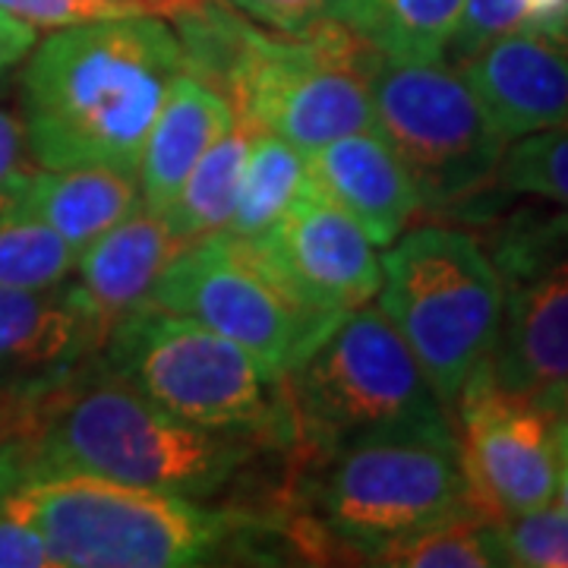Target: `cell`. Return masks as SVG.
<instances>
[{
    "mask_svg": "<svg viewBox=\"0 0 568 568\" xmlns=\"http://www.w3.org/2000/svg\"><path fill=\"white\" fill-rule=\"evenodd\" d=\"M224 3H231L234 10H241L244 17L265 29L287 36H301L328 22V7H332V0H224Z\"/></svg>",
    "mask_w": 568,
    "mask_h": 568,
    "instance_id": "obj_29",
    "label": "cell"
},
{
    "mask_svg": "<svg viewBox=\"0 0 568 568\" xmlns=\"http://www.w3.org/2000/svg\"><path fill=\"white\" fill-rule=\"evenodd\" d=\"M3 82H7V73H0V89H3Z\"/></svg>",
    "mask_w": 568,
    "mask_h": 568,
    "instance_id": "obj_35",
    "label": "cell"
},
{
    "mask_svg": "<svg viewBox=\"0 0 568 568\" xmlns=\"http://www.w3.org/2000/svg\"><path fill=\"white\" fill-rule=\"evenodd\" d=\"M17 443L32 474L77 470L130 487L212 499L272 448L168 414L92 357L77 376L17 410L0 443Z\"/></svg>",
    "mask_w": 568,
    "mask_h": 568,
    "instance_id": "obj_2",
    "label": "cell"
},
{
    "mask_svg": "<svg viewBox=\"0 0 568 568\" xmlns=\"http://www.w3.org/2000/svg\"><path fill=\"white\" fill-rule=\"evenodd\" d=\"M297 458L383 436L458 439L446 402L379 306H357L282 376Z\"/></svg>",
    "mask_w": 568,
    "mask_h": 568,
    "instance_id": "obj_3",
    "label": "cell"
},
{
    "mask_svg": "<svg viewBox=\"0 0 568 568\" xmlns=\"http://www.w3.org/2000/svg\"><path fill=\"white\" fill-rule=\"evenodd\" d=\"M142 3H145V0H142ZM145 10H149V3H145Z\"/></svg>",
    "mask_w": 568,
    "mask_h": 568,
    "instance_id": "obj_36",
    "label": "cell"
},
{
    "mask_svg": "<svg viewBox=\"0 0 568 568\" xmlns=\"http://www.w3.org/2000/svg\"><path fill=\"white\" fill-rule=\"evenodd\" d=\"M291 493L325 552L345 549L357 562L414 530L480 511L458 439L429 436H383L328 458H301Z\"/></svg>",
    "mask_w": 568,
    "mask_h": 568,
    "instance_id": "obj_5",
    "label": "cell"
},
{
    "mask_svg": "<svg viewBox=\"0 0 568 568\" xmlns=\"http://www.w3.org/2000/svg\"><path fill=\"white\" fill-rule=\"evenodd\" d=\"M7 196L22 212L54 227L77 253L142 205L136 174L104 164L26 168L7 186Z\"/></svg>",
    "mask_w": 568,
    "mask_h": 568,
    "instance_id": "obj_18",
    "label": "cell"
},
{
    "mask_svg": "<svg viewBox=\"0 0 568 568\" xmlns=\"http://www.w3.org/2000/svg\"><path fill=\"white\" fill-rule=\"evenodd\" d=\"M556 499L568 515V452H559V480H556Z\"/></svg>",
    "mask_w": 568,
    "mask_h": 568,
    "instance_id": "obj_34",
    "label": "cell"
},
{
    "mask_svg": "<svg viewBox=\"0 0 568 568\" xmlns=\"http://www.w3.org/2000/svg\"><path fill=\"white\" fill-rule=\"evenodd\" d=\"M304 178V152L275 133L256 130L237 186V203L224 231L234 237H263L297 200Z\"/></svg>",
    "mask_w": 568,
    "mask_h": 568,
    "instance_id": "obj_22",
    "label": "cell"
},
{
    "mask_svg": "<svg viewBox=\"0 0 568 568\" xmlns=\"http://www.w3.org/2000/svg\"><path fill=\"white\" fill-rule=\"evenodd\" d=\"M455 67L506 142L568 123V39L511 32Z\"/></svg>",
    "mask_w": 568,
    "mask_h": 568,
    "instance_id": "obj_15",
    "label": "cell"
},
{
    "mask_svg": "<svg viewBox=\"0 0 568 568\" xmlns=\"http://www.w3.org/2000/svg\"><path fill=\"white\" fill-rule=\"evenodd\" d=\"M364 566L392 568H499L508 566L496 521L465 511L373 549Z\"/></svg>",
    "mask_w": 568,
    "mask_h": 568,
    "instance_id": "obj_23",
    "label": "cell"
},
{
    "mask_svg": "<svg viewBox=\"0 0 568 568\" xmlns=\"http://www.w3.org/2000/svg\"><path fill=\"white\" fill-rule=\"evenodd\" d=\"M452 410L467 487L484 515L499 521L556 503L559 448L534 398L503 392L484 361Z\"/></svg>",
    "mask_w": 568,
    "mask_h": 568,
    "instance_id": "obj_12",
    "label": "cell"
},
{
    "mask_svg": "<svg viewBox=\"0 0 568 568\" xmlns=\"http://www.w3.org/2000/svg\"><path fill=\"white\" fill-rule=\"evenodd\" d=\"M26 159H29V145H26L20 111L0 108V193L10 186L22 168H29Z\"/></svg>",
    "mask_w": 568,
    "mask_h": 568,
    "instance_id": "obj_31",
    "label": "cell"
},
{
    "mask_svg": "<svg viewBox=\"0 0 568 568\" xmlns=\"http://www.w3.org/2000/svg\"><path fill=\"white\" fill-rule=\"evenodd\" d=\"M0 568H54L41 534L0 503Z\"/></svg>",
    "mask_w": 568,
    "mask_h": 568,
    "instance_id": "obj_30",
    "label": "cell"
},
{
    "mask_svg": "<svg viewBox=\"0 0 568 568\" xmlns=\"http://www.w3.org/2000/svg\"><path fill=\"white\" fill-rule=\"evenodd\" d=\"M508 566L568 568V515L562 508H534L496 521Z\"/></svg>",
    "mask_w": 568,
    "mask_h": 568,
    "instance_id": "obj_26",
    "label": "cell"
},
{
    "mask_svg": "<svg viewBox=\"0 0 568 568\" xmlns=\"http://www.w3.org/2000/svg\"><path fill=\"white\" fill-rule=\"evenodd\" d=\"M511 32H525L521 0H465L446 54L452 63H462L480 48H487L489 41L511 36Z\"/></svg>",
    "mask_w": 568,
    "mask_h": 568,
    "instance_id": "obj_27",
    "label": "cell"
},
{
    "mask_svg": "<svg viewBox=\"0 0 568 568\" xmlns=\"http://www.w3.org/2000/svg\"><path fill=\"white\" fill-rule=\"evenodd\" d=\"M493 183H499L506 193L568 209V123L511 140Z\"/></svg>",
    "mask_w": 568,
    "mask_h": 568,
    "instance_id": "obj_25",
    "label": "cell"
},
{
    "mask_svg": "<svg viewBox=\"0 0 568 568\" xmlns=\"http://www.w3.org/2000/svg\"><path fill=\"white\" fill-rule=\"evenodd\" d=\"M534 402L544 407L549 420H568V379L559 386L547 388L540 395H534Z\"/></svg>",
    "mask_w": 568,
    "mask_h": 568,
    "instance_id": "obj_33",
    "label": "cell"
},
{
    "mask_svg": "<svg viewBox=\"0 0 568 568\" xmlns=\"http://www.w3.org/2000/svg\"><path fill=\"white\" fill-rule=\"evenodd\" d=\"M99 361L174 417L244 433L284 455L294 448L282 379L193 316L136 306L111 325Z\"/></svg>",
    "mask_w": 568,
    "mask_h": 568,
    "instance_id": "obj_6",
    "label": "cell"
},
{
    "mask_svg": "<svg viewBox=\"0 0 568 568\" xmlns=\"http://www.w3.org/2000/svg\"><path fill=\"white\" fill-rule=\"evenodd\" d=\"M379 61L383 54L332 20L301 36L253 22L224 99L237 121L313 155L338 136L376 130L373 73Z\"/></svg>",
    "mask_w": 568,
    "mask_h": 568,
    "instance_id": "obj_8",
    "label": "cell"
},
{
    "mask_svg": "<svg viewBox=\"0 0 568 568\" xmlns=\"http://www.w3.org/2000/svg\"><path fill=\"white\" fill-rule=\"evenodd\" d=\"M234 108L209 82L181 73L164 95L162 111L142 145L136 181L145 209L164 212L212 142L231 130Z\"/></svg>",
    "mask_w": 568,
    "mask_h": 568,
    "instance_id": "obj_19",
    "label": "cell"
},
{
    "mask_svg": "<svg viewBox=\"0 0 568 568\" xmlns=\"http://www.w3.org/2000/svg\"><path fill=\"white\" fill-rule=\"evenodd\" d=\"M102 345V325L82 310L70 278L51 287L0 284V426L77 376Z\"/></svg>",
    "mask_w": 568,
    "mask_h": 568,
    "instance_id": "obj_14",
    "label": "cell"
},
{
    "mask_svg": "<svg viewBox=\"0 0 568 568\" xmlns=\"http://www.w3.org/2000/svg\"><path fill=\"white\" fill-rule=\"evenodd\" d=\"M489 260L503 282V320L487 369L503 392L534 398L568 379V215L508 219Z\"/></svg>",
    "mask_w": 568,
    "mask_h": 568,
    "instance_id": "obj_11",
    "label": "cell"
},
{
    "mask_svg": "<svg viewBox=\"0 0 568 568\" xmlns=\"http://www.w3.org/2000/svg\"><path fill=\"white\" fill-rule=\"evenodd\" d=\"M306 183L361 224L373 246L405 234L420 209L407 171L376 130L347 133L306 155Z\"/></svg>",
    "mask_w": 568,
    "mask_h": 568,
    "instance_id": "obj_16",
    "label": "cell"
},
{
    "mask_svg": "<svg viewBox=\"0 0 568 568\" xmlns=\"http://www.w3.org/2000/svg\"><path fill=\"white\" fill-rule=\"evenodd\" d=\"M183 246L164 212L140 205L80 253L70 275L77 301L108 335L121 316L149 304L152 287Z\"/></svg>",
    "mask_w": 568,
    "mask_h": 568,
    "instance_id": "obj_17",
    "label": "cell"
},
{
    "mask_svg": "<svg viewBox=\"0 0 568 568\" xmlns=\"http://www.w3.org/2000/svg\"><path fill=\"white\" fill-rule=\"evenodd\" d=\"M149 304L215 328L278 379L342 323L338 313L304 304L253 237L227 231L183 246L152 287Z\"/></svg>",
    "mask_w": 568,
    "mask_h": 568,
    "instance_id": "obj_9",
    "label": "cell"
},
{
    "mask_svg": "<svg viewBox=\"0 0 568 568\" xmlns=\"http://www.w3.org/2000/svg\"><path fill=\"white\" fill-rule=\"evenodd\" d=\"M253 136L256 130L250 123L234 121L231 130H224L186 174L178 196L164 209V219L183 244L219 234L227 227Z\"/></svg>",
    "mask_w": 568,
    "mask_h": 568,
    "instance_id": "obj_21",
    "label": "cell"
},
{
    "mask_svg": "<svg viewBox=\"0 0 568 568\" xmlns=\"http://www.w3.org/2000/svg\"><path fill=\"white\" fill-rule=\"evenodd\" d=\"M253 241L282 282L323 313L345 316L379 294L383 263L373 241L338 205L320 196L306 178L282 222Z\"/></svg>",
    "mask_w": 568,
    "mask_h": 568,
    "instance_id": "obj_13",
    "label": "cell"
},
{
    "mask_svg": "<svg viewBox=\"0 0 568 568\" xmlns=\"http://www.w3.org/2000/svg\"><path fill=\"white\" fill-rule=\"evenodd\" d=\"M379 263V310L452 410L503 320V282L487 246L462 227L424 224L398 234Z\"/></svg>",
    "mask_w": 568,
    "mask_h": 568,
    "instance_id": "obj_7",
    "label": "cell"
},
{
    "mask_svg": "<svg viewBox=\"0 0 568 568\" xmlns=\"http://www.w3.org/2000/svg\"><path fill=\"white\" fill-rule=\"evenodd\" d=\"M181 73V41L155 13L54 29L29 51L20 77L29 159L39 168L104 164L136 174L145 136Z\"/></svg>",
    "mask_w": 568,
    "mask_h": 568,
    "instance_id": "obj_1",
    "label": "cell"
},
{
    "mask_svg": "<svg viewBox=\"0 0 568 568\" xmlns=\"http://www.w3.org/2000/svg\"><path fill=\"white\" fill-rule=\"evenodd\" d=\"M0 10L29 22L39 32L41 29L54 32V29L80 26V22L149 13L142 0H0Z\"/></svg>",
    "mask_w": 568,
    "mask_h": 568,
    "instance_id": "obj_28",
    "label": "cell"
},
{
    "mask_svg": "<svg viewBox=\"0 0 568 568\" xmlns=\"http://www.w3.org/2000/svg\"><path fill=\"white\" fill-rule=\"evenodd\" d=\"M77 260L80 253L54 227L10 203L7 190L0 193V284L51 287L73 275Z\"/></svg>",
    "mask_w": 568,
    "mask_h": 568,
    "instance_id": "obj_24",
    "label": "cell"
},
{
    "mask_svg": "<svg viewBox=\"0 0 568 568\" xmlns=\"http://www.w3.org/2000/svg\"><path fill=\"white\" fill-rule=\"evenodd\" d=\"M36 44H39V29L0 10V73L26 61Z\"/></svg>",
    "mask_w": 568,
    "mask_h": 568,
    "instance_id": "obj_32",
    "label": "cell"
},
{
    "mask_svg": "<svg viewBox=\"0 0 568 568\" xmlns=\"http://www.w3.org/2000/svg\"><path fill=\"white\" fill-rule=\"evenodd\" d=\"M373 114L426 212L462 209L496 181L508 142L458 67L383 58L373 73Z\"/></svg>",
    "mask_w": 568,
    "mask_h": 568,
    "instance_id": "obj_10",
    "label": "cell"
},
{
    "mask_svg": "<svg viewBox=\"0 0 568 568\" xmlns=\"http://www.w3.org/2000/svg\"><path fill=\"white\" fill-rule=\"evenodd\" d=\"M465 0H332L328 20L392 63L446 61Z\"/></svg>",
    "mask_w": 568,
    "mask_h": 568,
    "instance_id": "obj_20",
    "label": "cell"
},
{
    "mask_svg": "<svg viewBox=\"0 0 568 568\" xmlns=\"http://www.w3.org/2000/svg\"><path fill=\"white\" fill-rule=\"evenodd\" d=\"M3 506L39 530L61 568H181L215 562L250 515L77 470L32 474Z\"/></svg>",
    "mask_w": 568,
    "mask_h": 568,
    "instance_id": "obj_4",
    "label": "cell"
}]
</instances>
